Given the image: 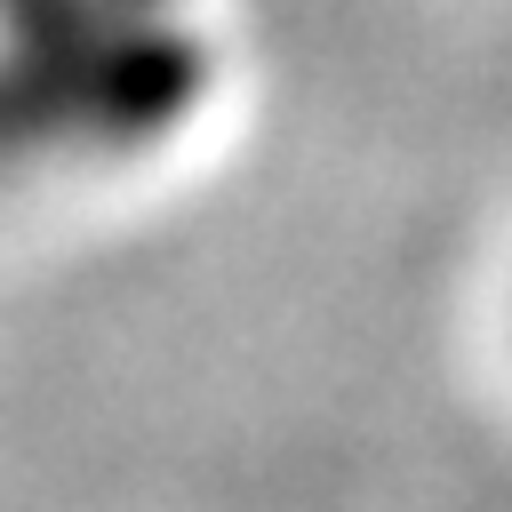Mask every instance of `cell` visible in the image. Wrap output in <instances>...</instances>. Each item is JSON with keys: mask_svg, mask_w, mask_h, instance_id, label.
I'll return each instance as SVG.
<instances>
[{"mask_svg": "<svg viewBox=\"0 0 512 512\" xmlns=\"http://www.w3.org/2000/svg\"><path fill=\"white\" fill-rule=\"evenodd\" d=\"M208 88L176 0H0V168L144 152Z\"/></svg>", "mask_w": 512, "mask_h": 512, "instance_id": "cell-1", "label": "cell"}]
</instances>
